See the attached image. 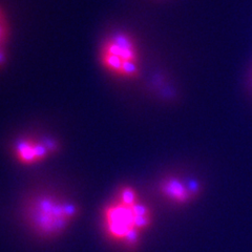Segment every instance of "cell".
<instances>
[{"label":"cell","mask_w":252,"mask_h":252,"mask_svg":"<svg viewBox=\"0 0 252 252\" xmlns=\"http://www.w3.org/2000/svg\"><path fill=\"white\" fill-rule=\"evenodd\" d=\"M98 60L102 69L115 80L135 81L142 70V55L136 37L124 30L106 34L100 42Z\"/></svg>","instance_id":"6da1fadb"},{"label":"cell","mask_w":252,"mask_h":252,"mask_svg":"<svg viewBox=\"0 0 252 252\" xmlns=\"http://www.w3.org/2000/svg\"><path fill=\"white\" fill-rule=\"evenodd\" d=\"M79 215L77 204L51 193L36 194L27 202L25 219L28 226L42 239L57 238Z\"/></svg>","instance_id":"7a4b0ae2"},{"label":"cell","mask_w":252,"mask_h":252,"mask_svg":"<svg viewBox=\"0 0 252 252\" xmlns=\"http://www.w3.org/2000/svg\"><path fill=\"white\" fill-rule=\"evenodd\" d=\"M102 225L107 238L126 249L133 250L139 245L142 233L153 225V211L141 201L126 206L114 200L102 212Z\"/></svg>","instance_id":"3957f363"},{"label":"cell","mask_w":252,"mask_h":252,"mask_svg":"<svg viewBox=\"0 0 252 252\" xmlns=\"http://www.w3.org/2000/svg\"><path fill=\"white\" fill-rule=\"evenodd\" d=\"M59 145L53 139L38 140L25 137L15 142L13 153L20 164L31 166L47 159L52 154L58 152Z\"/></svg>","instance_id":"277c9868"},{"label":"cell","mask_w":252,"mask_h":252,"mask_svg":"<svg viewBox=\"0 0 252 252\" xmlns=\"http://www.w3.org/2000/svg\"><path fill=\"white\" fill-rule=\"evenodd\" d=\"M160 192L168 202L186 205L201 192V185L195 180H182L178 177H166L160 183Z\"/></svg>","instance_id":"5b68a950"},{"label":"cell","mask_w":252,"mask_h":252,"mask_svg":"<svg viewBox=\"0 0 252 252\" xmlns=\"http://www.w3.org/2000/svg\"><path fill=\"white\" fill-rule=\"evenodd\" d=\"M11 38V23L7 11L0 3V69L3 68L9 58V43Z\"/></svg>","instance_id":"8992f818"},{"label":"cell","mask_w":252,"mask_h":252,"mask_svg":"<svg viewBox=\"0 0 252 252\" xmlns=\"http://www.w3.org/2000/svg\"><path fill=\"white\" fill-rule=\"evenodd\" d=\"M115 200L126 206H132L140 202L138 192L131 186H122L118 190Z\"/></svg>","instance_id":"52a82bcc"}]
</instances>
